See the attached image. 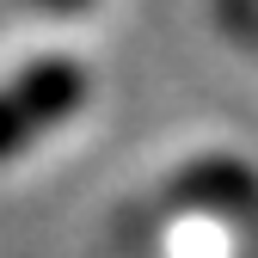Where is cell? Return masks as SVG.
<instances>
[{
    "instance_id": "cell-1",
    "label": "cell",
    "mask_w": 258,
    "mask_h": 258,
    "mask_svg": "<svg viewBox=\"0 0 258 258\" xmlns=\"http://www.w3.org/2000/svg\"><path fill=\"white\" fill-rule=\"evenodd\" d=\"M86 99V74L68 55H43L0 86V160H19L37 136L61 129Z\"/></svg>"
},
{
    "instance_id": "cell-2",
    "label": "cell",
    "mask_w": 258,
    "mask_h": 258,
    "mask_svg": "<svg viewBox=\"0 0 258 258\" xmlns=\"http://www.w3.org/2000/svg\"><path fill=\"white\" fill-rule=\"evenodd\" d=\"M215 25L228 31L240 49L258 55V0H215Z\"/></svg>"
}]
</instances>
